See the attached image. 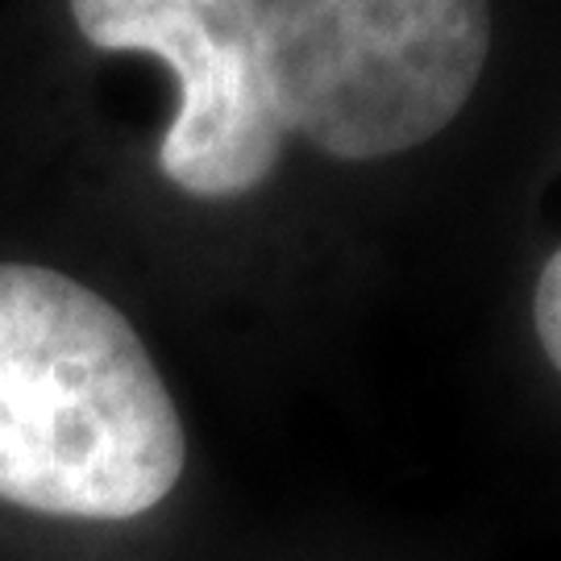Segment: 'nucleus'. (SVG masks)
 <instances>
[{"instance_id":"nucleus-1","label":"nucleus","mask_w":561,"mask_h":561,"mask_svg":"<svg viewBox=\"0 0 561 561\" xmlns=\"http://www.w3.org/2000/svg\"><path fill=\"white\" fill-rule=\"evenodd\" d=\"M183 466L180 408L138 329L62 271L0 262V500L134 520Z\"/></svg>"},{"instance_id":"nucleus-2","label":"nucleus","mask_w":561,"mask_h":561,"mask_svg":"<svg viewBox=\"0 0 561 561\" xmlns=\"http://www.w3.org/2000/svg\"><path fill=\"white\" fill-rule=\"evenodd\" d=\"M287 138L379 162L437 138L491 55V0H245Z\"/></svg>"},{"instance_id":"nucleus-3","label":"nucleus","mask_w":561,"mask_h":561,"mask_svg":"<svg viewBox=\"0 0 561 561\" xmlns=\"http://www.w3.org/2000/svg\"><path fill=\"white\" fill-rule=\"evenodd\" d=\"M83 42L154 55L175 71L180 108L159 171L196 201H238L279 167L283 129L245 0H67Z\"/></svg>"},{"instance_id":"nucleus-4","label":"nucleus","mask_w":561,"mask_h":561,"mask_svg":"<svg viewBox=\"0 0 561 561\" xmlns=\"http://www.w3.org/2000/svg\"><path fill=\"white\" fill-rule=\"evenodd\" d=\"M533 329H537V341H541L545 358L553 362V370L561 375V250L545 262L541 279H537Z\"/></svg>"}]
</instances>
